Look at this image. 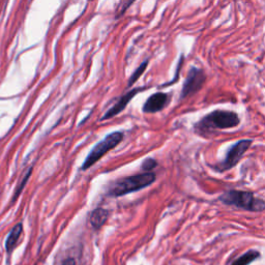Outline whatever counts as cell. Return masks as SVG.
Wrapping results in <instances>:
<instances>
[{
	"label": "cell",
	"mask_w": 265,
	"mask_h": 265,
	"mask_svg": "<svg viewBox=\"0 0 265 265\" xmlns=\"http://www.w3.org/2000/svg\"><path fill=\"white\" fill-rule=\"evenodd\" d=\"M240 123L239 116L233 111L216 110L205 115L195 124V131L198 135L209 136L216 129L236 127Z\"/></svg>",
	"instance_id": "1"
},
{
	"label": "cell",
	"mask_w": 265,
	"mask_h": 265,
	"mask_svg": "<svg viewBox=\"0 0 265 265\" xmlns=\"http://www.w3.org/2000/svg\"><path fill=\"white\" fill-rule=\"evenodd\" d=\"M157 180L154 172H144L132 176L121 178L114 182L108 195L111 197H121L129 193H135L152 185Z\"/></svg>",
	"instance_id": "2"
},
{
	"label": "cell",
	"mask_w": 265,
	"mask_h": 265,
	"mask_svg": "<svg viewBox=\"0 0 265 265\" xmlns=\"http://www.w3.org/2000/svg\"><path fill=\"white\" fill-rule=\"evenodd\" d=\"M219 200L224 204L233 205L252 213H260L265 209V202L263 199L256 197L251 192L231 190L222 194Z\"/></svg>",
	"instance_id": "3"
},
{
	"label": "cell",
	"mask_w": 265,
	"mask_h": 265,
	"mask_svg": "<svg viewBox=\"0 0 265 265\" xmlns=\"http://www.w3.org/2000/svg\"><path fill=\"white\" fill-rule=\"evenodd\" d=\"M124 136L122 131H113L111 134L107 135L90 150L81 167V170L86 171L94 164H97L106 154H108L109 152L114 149L118 144H120Z\"/></svg>",
	"instance_id": "4"
},
{
	"label": "cell",
	"mask_w": 265,
	"mask_h": 265,
	"mask_svg": "<svg viewBox=\"0 0 265 265\" xmlns=\"http://www.w3.org/2000/svg\"><path fill=\"white\" fill-rule=\"evenodd\" d=\"M205 81H206L205 73L201 69H198L196 66H193V68L190 70L188 75L183 83L180 99H186L197 93L203 87Z\"/></svg>",
	"instance_id": "5"
},
{
	"label": "cell",
	"mask_w": 265,
	"mask_h": 265,
	"mask_svg": "<svg viewBox=\"0 0 265 265\" xmlns=\"http://www.w3.org/2000/svg\"><path fill=\"white\" fill-rule=\"evenodd\" d=\"M252 142H253L252 140L243 139L236 142L234 145H232L227 152L225 160L219 166V169L221 171H228L233 167H235L240 161V159L242 158V156L244 155V153L251 147Z\"/></svg>",
	"instance_id": "6"
},
{
	"label": "cell",
	"mask_w": 265,
	"mask_h": 265,
	"mask_svg": "<svg viewBox=\"0 0 265 265\" xmlns=\"http://www.w3.org/2000/svg\"><path fill=\"white\" fill-rule=\"evenodd\" d=\"M146 88H147V87H138V88H134V89H131V90L127 91L126 93H124V94L117 101V103H116L112 108H110V109L104 114V116L101 118V120H102V121L108 120V119H110V118H112V117L118 115L120 112H122V111L125 109V107H126V106L128 105V103L132 100V98H134L137 93H139L140 91H143V90L146 89Z\"/></svg>",
	"instance_id": "7"
},
{
	"label": "cell",
	"mask_w": 265,
	"mask_h": 265,
	"mask_svg": "<svg viewBox=\"0 0 265 265\" xmlns=\"http://www.w3.org/2000/svg\"><path fill=\"white\" fill-rule=\"evenodd\" d=\"M170 97L165 92H156L150 96L143 105L144 113H157L162 111L169 103Z\"/></svg>",
	"instance_id": "8"
},
{
	"label": "cell",
	"mask_w": 265,
	"mask_h": 265,
	"mask_svg": "<svg viewBox=\"0 0 265 265\" xmlns=\"http://www.w3.org/2000/svg\"><path fill=\"white\" fill-rule=\"evenodd\" d=\"M109 212L104 209H96L89 216V223L94 229H101L108 221Z\"/></svg>",
	"instance_id": "9"
},
{
	"label": "cell",
	"mask_w": 265,
	"mask_h": 265,
	"mask_svg": "<svg viewBox=\"0 0 265 265\" xmlns=\"http://www.w3.org/2000/svg\"><path fill=\"white\" fill-rule=\"evenodd\" d=\"M23 232V224L22 223H18L9 233L7 240H6V249L8 253H11L17 245L20 236Z\"/></svg>",
	"instance_id": "10"
},
{
	"label": "cell",
	"mask_w": 265,
	"mask_h": 265,
	"mask_svg": "<svg viewBox=\"0 0 265 265\" xmlns=\"http://www.w3.org/2000/svg\"><path fill=\"white\" fill-rule=\"evenodd\" d=\"M259 257H260V253L258 251L251 250L244 253L243 255H241L240 257H238L236 260H234V262L231 265H249Z\"/></svg>",
	"instance_id": "11"
},
{
	"label": "cell",
	"mask_w": 265,
	"mask_h": 265,
	"mask_svg": "<svg viewBox=\"0 0 265 265\" xmlns=\"http://www.w3.org/2000/svg\"><path fill=\"white\" fill-rule=\"evenodd\" d=\"M148 62H149V60L146 59V60L139 66V68H138L134 73H132V75L130 76V78H129V80H128V83H127V86H128V87H130L132 84L136 83V82L138 81V79L143 75V73L145 72V70H146V68H147V65H148Z\"/></svg>",
	"instance_id": "12"
},
{
	"label": "cell",
	"mask_w": 265,
	"mask_h": 265,
	"mask_svg": "<svg viewBox=\"0 0 265 265\" xmlns=\"http://www.w3.org/2000/svg\"><path fill=\"white\" fill-rule=\"evenodd\" d=\"M31 174H32V168H29L28 169V171H27V173L25 174V176L23 177V179H22V181H21V183L18 185V187L16 188V191H15V194H14V198H13V200H12V202H15L17 199L19 198V196L21 195V193H22V191L24 190V187H25V185H26V183L28 182V180H29V177L31 176Z\"/></svg>",
	"instance_id": "13"
},
{
	"label": "cell",
	"mask_w": 265,
	"mask_h": 265,
	"mask_svg": "<svg viewBox=\"0 0 265 265\" xmlns=\"http://www.w3.org/2000/svg\"><path fill=\"white\" fill-rule=\"evenodd\" d=\"M158 166V163L155 159H146L141 165V169L145 172H152L156 167Z\"/></svg>",
	"instance_id": "14"
},
{
	"label": "cell",
	"mask_w": 265,
	"mask_h": 265,
	"mask_svg": "<svg viewBox=\"0 0 265 265\" xmlns=\"http://www.w3.org/2000/svg\"><path fill=\"white\" fill-rule=\"evenodd\" d=\"M135 3V0H124V4H123V6H122V8L120 9V13H119V15H118V17L117 18H119L120 16H122L126 11H127V9Z\"/></svg>",
	"instance_id": "15"
},
{
	"label": "cell",
	"mask_w": 265,
	"mask_h": 265,
	"mask_svg": "<svg viewBox=\"0 0 265 265\" xmlns=\"http://www.w3.org/2000/svg\"><path fill=\"white\" fill-rule=\"evenodd\" d=\"M62 265H76V261L73 258H69L63 262Z\"/></svg>",
	"instance_id": "16"
}]
</instances>
